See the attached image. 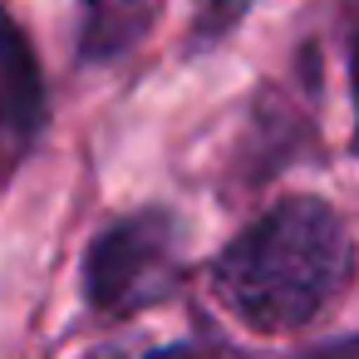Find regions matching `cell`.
Instances as JSON below:
<instances>
[{"instance_id":"1","label":"cell","mask_w":359,"mask_h":359,"mask_svg":"<svg viewBox=\"0 0 359 359\" xmlns=\"http://www.w3.org/2000/svg\"><path fill=\"white\" fill-rule=\"evenodd\" d=\"M349 226L325 197L295 192L246 222L212 261L217 300L261 334L305 330L349 285Z\"/></svg>"},{"instance_id":"2","label":"cell","mask_w":359,"mask_h":359,"mask_svg":"<svg viewBox=\"0 0 359 359\" xmlns=\"http://www.w3.org/2000/svg\"><path fill=\"white\" fill-rule=\"evenodd\" d=\"M182 222L168 207H143L118 217L89 241L84 256V295L99 315L123 320L158 300H168L182 280Z\"/></svg>"},{"instance_id":"3","label":"cell","mask_w":359,"mask_h":359,"mask_svg":"<svg viewBox=\"0 0 359 359\" xmlns=\"http://www.w3.org/2000/svg\"><path fill=\"white\" fill-rule=\"evenodd\" d=\"M0 123L15 133V143H30L45 123V79L35 50L6 11H0Z\"/></svg>"},{"instance_id":"4","label":"cell","mask_w":359,"mask_h":359,"mask_svg":"<svg viewBox=\"0 0 359 359\" xmlns=\"http://www.w3.org/2000/svg\"><path fill=\"white\" fill-rule=\"evenodd\" d=\"M163 0H79V60L114 65L138 50L158 20Z\"/></svg>"},{"instance_id":"5","label":"cell","mask_w":359,"mask_h":359,"mask_svg":"<svg viewBox=\"0 0 359 359\" xmlns=\"http://www.w3.org/2000/svg\"><path fill=\"white\" fill-rule=\"evenodd\" d=\"M256 6V0H197V15H192V40L197 45H217V40H226L236 25H241V15Z\"/></svg>"},{"instance_id":"6","label":"cell","mask_w":359,"mask_h":359,"mask_svg":"<svg viewBox=\"0 0 359 359\" xmlns=\"http://www.w3.org/2000/svg\"><path fill=\"white\" fill-rule=\"evenodd\" d=\"M300 359H359V334H339V339H325V344L305 349Z\"/></svg>"},{"instance_id":"7","label":"cell","mask_w":359,"mask_h":359,"mask_svg":"<svg viewBox=\"0 0 359 359\" xmlns=\"http://www.w3.org/2000/svg\"><path fill=\"white\" fill-rule=\"evenodd\" d=\"M349 84H354V148H359V35L349 50Z\"/></svg>"},{"instance_id":"8","label":"cell","mask_w":359,"mask_h":359,"mask_svg":"<svg viewBox=\"0 0 359 359\" xmlns=\"http://www.w3.org/2000/svg\"><path fill=\"white\" fill-rule=\"evenodd\" d=\"M148 359H197V354H192L187 344H168V349H153Z\"/></svg>"},{"instance_id":"9","label":"cell","mask_w":359,"mask_h":359,"mask_svg":"<svg viewBox=\"0 0 359 359\" xmlns=\"http://www.w3.org/2000/svg\"><path fill=\"white\" fill-rule=\"evenodd\" d=\"M0 138H6V123H0Z\"/></svg>"}]
</instances>
